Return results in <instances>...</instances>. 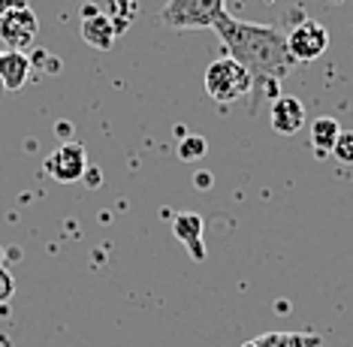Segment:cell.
<instances>
[{
  "label": "cell",
  "instance_id": "17",
  "mask_svg": "<svg viewBox=\"0 0 353 347\" xmlns=\"http://www.w3.org/2000/svg\"><path fill=\"white\" fill-rule=\"evenodd\" d=\"M194 184H196L199 190H208V188H212V175H208V172H196Z\"/></svg>",
  "mask_w": 353,
  "mask_h": 347
},
{
  "label": "cell",
  "instance_id": "12",
  "mask_svg": "<svg viewBox=\"0 0 353 347\" xmlns=\"http://www.w3.org/2000/svg\"><path fill=\"white\" fill-rule=\"evenodd\" d=\"M339 133H341V124L335 118H329V115H320L314 124H311V148L317 151V155H332V148H335V139H339Z\"/></svg>",
  "mask_w": 353,
  "mask_h": 347
},
{
  "label": "cell",
  "instance_id": "14",
  "mask_svg": "<svg viewBox=\"0 0 353 347\" xmlns=\"http://www.w3.org/2000/svg\"><path fill=\"white\" fill-rule=\"evenodd\" d=\"M332 157L339 163H353V130H341L339 139H335V148H332Z\"/></svg>",
  "mask_w": 353,
  "mask_h": 347
},
{
  "label": "cell",
  "instance_id": "19",
  "mask_svg": "<svg viewBox=\"0 0 353 347\" xmlns=\"http://www.w3.org/2000/svg\"><path fill=\"white\" fill-rule=\"evenodd\" d=\"M130 3H133V0H118V6H121V12H124V15L130 12Z\"/></svg>",
  "mask_w": 353,
  "mask_h": 347
},
{
  "label": "cell",
  "instance_id": "11",
  "mask_svg": "<svg viewBox=\"0 0 353 347\" xmlns=\"http://www.w3.org/2000/svg\"><path fill=\"white\" fill-rule=\"evenodd\" d=\"M242 347H320V335L311 333H266L256 335Z\"/></svg>",
  "mask_w": 353,
  "mask_h": 347
},
{
  "label": "cell",
  "instance_id": "10",
  "mask_svg": "<svg viewBox=\"0 0 353 347\" xmlns=\"http://www.w3.org/2000/svg\"><path fill=\"white\" fill-rule=\"evenodd\" d=\"M30 76V58L25 52H3L0 54V88L3 91H21Z\"/></svg>",
  "mask_w": 353,
  "mask_h": 347
},
{
  "label": "cell",
  "instance_id": "21",
  "mask_svg": "<svg viewBox=\"0 0 353 347\" xmlns=\"http://www.w3.org/2000/svg\"><path fill=\"white\" fill-rule=\"evenodd\" d=\"M0 347H3V341H0Z\"/></svg>",
  "mask_w": 353,
  "mask_h": 347
},
{
  "label": "cell",
  "instance_id": "18",
  "mask_svg": "<svg viewBox=\"0 0 353 347\" xmlns=\"http://www.w3.org/2000/svg\"><path fill=\"white\" fill-rule=\"evenodd\" d=\"M15 6H21V0H0V19H3L6 12H12Z\"/></svg>",
  "mask_w": 353,
  "mask_h": 347
},
{
  "label": "cell",
  "instance_id": "13",
  "mask_svg": "<svg viewBox=\"0 0 353 347\" xmlns=\"http://www.w3.org/2000/svg\"><path fill=\"white\" fill-rule=\"evenodd\" d=\"M208 151V142L203 139V136L196 133H184L179 139V160H184V163H196V160H203Z\"/></svg>",
  "mask_w": 353,
  "mask_h": 347
},
{
  "label": "cell",
  "instance_id": "9",
  "mask_svg": "<svg viewBox=\"0 0 353 347\" xmlns=\"http://www.w3.org/2000/svg\"><path fill=\"white\" fill-rule=\"evenodd\" d=\"M172 232H175V239L181 241L184 248L190 251V257L199 263V260H205V245H203V217H199L196 212H181V215H175V221H172Z\"/></svg>",
  "mask_w": 353,
  "mask_h": 347
},
{
  "label": "cell",
  "instance_id": "16",
  "mask_svg": "<svg viewBox=\"0 0 353 347\" xmlns=\"http://www.w3.org/2000/svg\"><path fill=\"white\" fill-rule=\"evenodd\" d=\"M82 179H88V181H85L88 188H100V169H85Z\"/></svg>",
  "mask_w": 353,
  "mask_h": 347
},
{
  "label": "cell",
  "instance_id": "1",
  "mask_svg": "<svg viewBox=\"0 0 353 347\" xmlns=\"http://www.w3.org/2000/svg\"><path fill=\"white\" fill-rule=\"evenodd\" d=\"M214 34L221 37L227 58L251 72L254 85L269 82L275 88L278 79H284L287 72L296 67L290 48H287V37L278 28L269 24H254V21H239L227 12L223 19L214 24Z\"/></svg>",
  "mask_w": 353,
  "mask_h": 347
},
{
  "label": "cell",
  "instance_id": "23",
  "mask_svg": "<svg viewBox=\"0 0 353 347\" xmlns=\"http://www.w3.org/2000/svg\"><path fill=\"white\" fill-rule=\"evenodd\" d=\"M269 3H272V0H269Z\"/></svg>",
  "mask_w": 353,
  "mask_h": 347
},
{
  "label": "cell",
  "instance_id": "15",
  "mask_svg": "<svg viewBox=\"0 0 353 347\" xmlns=\"http://www.w3.org/2000/svg\"><path fill=\"white\" fill-rule=\"evenodd\" d=\"M12 293H15V281H12L10 272H6L3 266H0V305L10 302V299H12Z\"/></svg>",
  "mask_w": 353,
  "mask_h": 347
},
{
  "label": "cell",
  "instance_id": "6",
  "mask_svg": "<svg viewBox=\"0 0 353 347\" xmlns=\"http://www.w3.org/2000/svg\"><path fill=\"white\" fill-rule=\"evenodd\" d=\"M85 169H88V155H85V145L79 142H63L61 148H54L46 157V172L61 184L79 181L85 175Z\"/></svg>",
  "mask_w": 353,
  "mask_h": 347
},
{
  "label": "cell",
  "instance_id": "5",
  "mask_svg": "<svg viewBox=\"0 0 353 347\" xmlns=\"http://www.w3.org/2000/svg\"><path fill=\"white\" fill-rule=\"evenodd\" d=\"M37 12L30 6H15L12 12H6L0 19V39H3L6 52H25L37 37Z\"/></svg>",
  "mask_w": 353,
  "mask_h": 347
},
{
  "label": "cell",
  "instance_id": "4",
  "mask_svg": "<svg viewBox=\"0 0 353 347\" xmlns=\"http://www.w3.org/2000/svg\"><path fill=\"white\" fill-rule=\"evenodd\" d=\"M287 48H290L296 63H308L317 61L320 54L329 48V30L320 21H302L287 34Z\"/></svg>",
  "mask_w": 353,
  "mask_h": 347
},
{
  "label": "cell",
  "instance_id": "20",
  "mask_svg": "<svg viewBox=\"0 0 353 347\" xmlns=\"http://www.w3.org/2000/svg\"><path fill=\"white\" fill-rule=\"evenodd\" d=\"M0 266H3V248H0Z\"/></svg>",
  "mask_w": 353,
  "mask_h": 347
},
{
  "label": "cell",
  "instance_id": "8",
  "mask_svg": "<svg viewBox=\"0 0 353 347\" xmlns=\"http://www.w3.org/2000/svg\"><path fill=\"white\" fill-rule=\"evenodd\" d=\"M269 124L272 130L281 133V136H293L305 127V106L299 97H290V94H281L275 97L269 109Z\"/></svg>",
  "mask_w": 353,
  "mask_h": 347
},
{
  "label": "cell",
  "instance_id": "3",
  "mask_svg": "<svg viewBox=\"0 0 353 347\" xmlns=\"http://www.w3.org/2000/svg\"><path fill=\"white\" fill-rule=\"evenodd\" d=\"M251 88H254L251 72H248L242 63H236L232 58H227V54L208 63V70H205V91H208V97H212L214 103H221V106L236 103V100H242Z\"/></svg>",
  "mask_w": 353,
  "mask_h": 347
},
{
  "label": "cell",
  "instance_id": "7",
  "mask_svg": "<svg viewBox=\"0 0 353 347\" xmlns=\"http://www.w3.org/2000/svg\"><path fill=\"white\" fill-rule=\"evenodd\" d=\"M82 39H85V46L97 48V52H109L118 39L115 19H109L97 6H85L82 10Z\"/></svg>",
  "mask_w": 353,
  "mask_h": 347
},
{
  "label": "cell",
  "instance_id": "2",
  "mask_svg": "<svg viewBox=\"0 0 353 347\" xmlns=\"http://www.w3.org/2000/svg\"><path fill=\"white\" fill-rule=\"evenodd\" d=\"M227 15V0H166L160 21L172 30L214 28Z\"/></svg>",
  "mask_w": 353,
  "mask_h": 347
},
{
  "label": "cell",
  "instance_id": "22",
  "mask_svg": "<svg viewBox=\"0 0 353 347\" xmlns=\"http://www.w3.org/2000/svg\"><path fill=\"white\" fill-rule=\"evenodd\" d=\"M0 91H3V88H0Z\"/></svg>",
  "mask_w": 353,
  "mask_h": 347
}]
</instances>
